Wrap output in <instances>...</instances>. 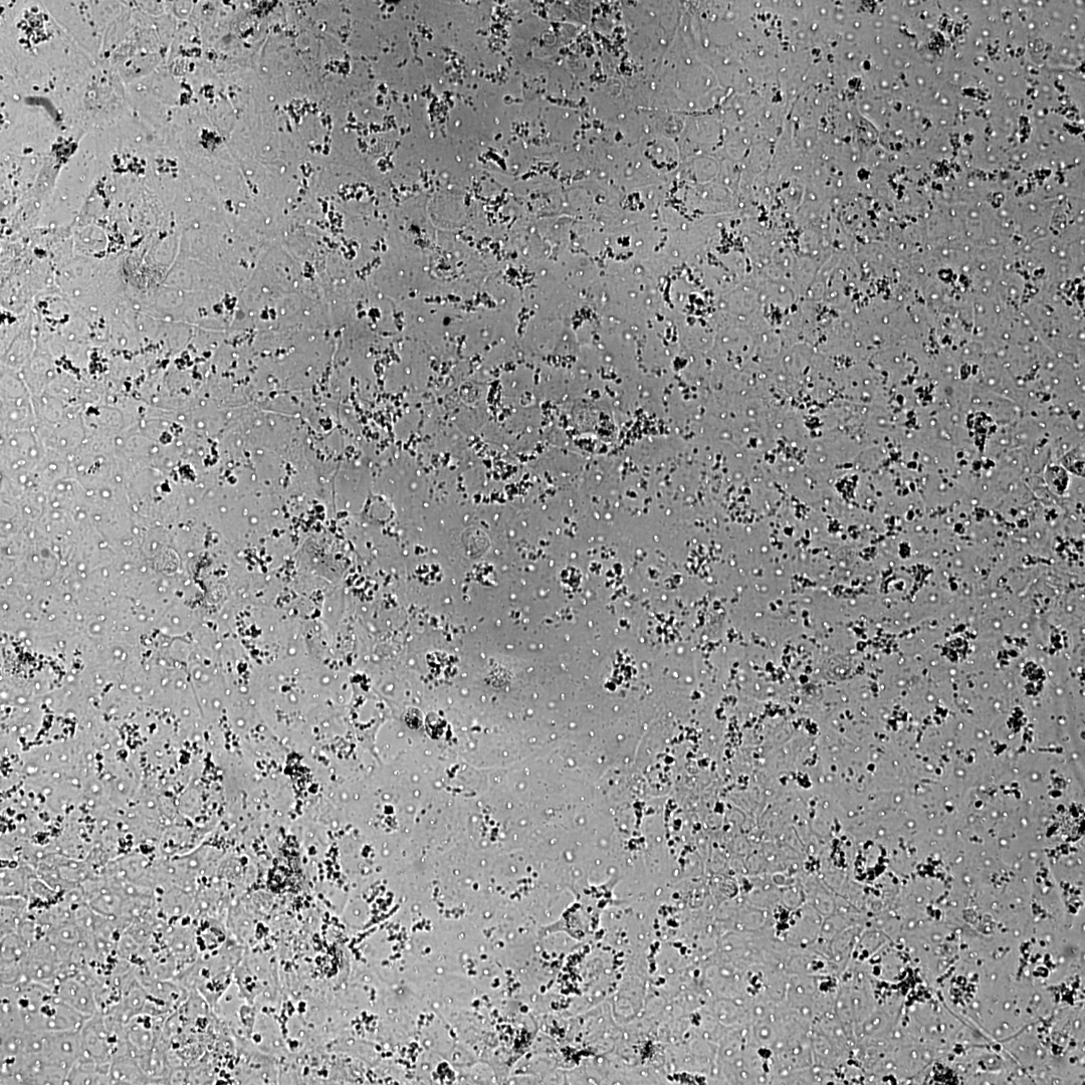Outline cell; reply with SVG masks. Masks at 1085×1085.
I'll return each instance as SVG.
<instances>
[{"instance_id":"1","label":"cell","mask_w":1085,"mask_h":1085,"mask_svg":"<svg viewBox=\"0 0 1085 1085\" xmlns=\"http://www.w3.org/2000/svg\"><path fill=\"white\" fill-rule=\"evenodd\" d=\"M2 1033L81 1030L89 1017L64 1002L49 986L25 981L2 985Z\"/></svg>"},{"instance_id":"3","label":"cell","mask_w":1085,"mask_h":1085,"mask_svg":"<svg viewBox=\"0 0 1085 1085\" xmlns=\"http://www.w3.org/2000/svg\"><path fill=\"white\" fill-rule=\"evenodd\" d=\"M110 1077L112 1084H148L153 1081L142 1069L138 1061L128 1052L111 1062Z\"/></svg>"},{"instance_id":"2","label":"cell","mask_w":1085,"mask_h":1085,"mask_svg":"<svg viewBox=\"0 0 1085 1085\" xmlns=\"http://www.w3.org/2000/svg\"><path fill=\"white\" fill-rule=\"evenodd\" d=\"M31 944L20 934L2 938V985H16L26 980V963Z\"/></svg>"}]
</instances>
